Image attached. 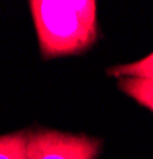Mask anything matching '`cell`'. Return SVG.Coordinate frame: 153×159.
<instances>
[{"instance_id":"obj_4","label":"cell","mask_w":153,"mask_h":159,"mask_svg":"<svg viewBox=\"0 0 153 159\" xmlns=\"http://www.w3.org/2000/svg\"><path fill=\"white\" fill-rule=\"evenodd\" d=\"M29 132L0 135V159H26Z\"/></svg>"},{"instance_id":"obj_3","label":"cell","mask_w":153,"mask_h":159,"mask_svg":"<svg viewBox=\"0 0 153 159\" xmlns=\"http://www.w3.org/2000/svg\"><path fill=\"white\" fill-rule=\"evenodd\" d=\"M120 89L126 96L153 111V80L144 78H120Z\"/></svg>"},{"instance_id":"obj_2","label":"cell","mask_w":153,"mask_h":159,"mask_svg":"<svg viewBox=\"0 0 153 159\" xmlns=\"http://www.w3.org/2000/svg\"><path fill=\"white\" fill-rule=\"evenodd\" d=\"M100 142L88 135L59 130H35L29 134L26 159H96Z\"/></svg>"},{"instance_id":"obj_5","label":"cell","mask_w":153,"mask_h":159,"mask_svg":"<svg viewBox=\"0 0 153 159\" xmlns=\"http://www.w3.org/2000/svg\"><path fill=\"white\" fill-rule=\"evenodd\" d=\"M109 75L117 78H144V80H153V52L144 59H140L132 64L118 65L112 67L109 70Z\"/></svg>"},{"instance_id":"obj_1","label":"cell","mask_w":153,"mask_h":159,"mask_svg":"<svg viewBox=\"0 0 153 159\" xmlns=\"http://www.w3.org/2000/svg\"><path fill=\"white\" fill-rule=\"evenodd\" d=\"M30 11L43 57L76 54L97 38L93 0H32Z\"/></svg>"}]
</instances>
